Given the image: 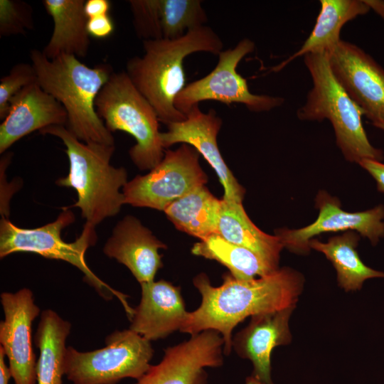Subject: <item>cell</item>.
Masks as SVG:
<instances>
[{"label":"cell","mask_w":384,"mask_h":384,"mask_svg":"<svg viewBox=\"0 0 384 384\" xmlns=\"http://www.w3.org/2000/svg\"><path fill=\"white\" fill-rule=\"evenodd\" d=\"M219 287L211 285L208 277L201 273L193 282L201 295L199 307L188 312L180 331L191 336L206 330H215L224 340L223 353L232 349L233 329L249 316L296 306L304 286L301 273L283 267L251 280H239L226 273Z\"/></svg>","instance_id":"6da1fadb"},{"label":"cell","mask_w":384,"mask_h":384,"mask_svg":"<svg viewBox=\"0 0 384 384\" xmlns=\"http://www.w3.org/2000/svg\"><path fill=\"white\" fill-rule=\"evenodd\" d=\"M223 48L219 36L202 26L178 39L144 41V55L129 58L125 72L153 107L159 122L168 125L186 119L174 106L176 96L186 86L184 58L200 51L218 55Z\"/></svg>","instance_id":"7a4b0ae2"},{"label":"cell","mask_w":384,"mask_h":384,"mask_svg":"<svg viewBox=\"0 0 384 384\" xmlns=\"http://www.w3.org/2000/svg\"><path fill=\"white\" fill-rule=\"evenodd\" d=\"M30 58L37 82L66 110L68 130L85 144L114 145L95 107L97 95L114 73L112 65L90 68L75 55L65 54L48 59L37 49L31 50Z\"/></svg>","instance_id":"3957f363"},{"label":"cell","mask_w":384,"mask_h":384,"mask_svg":"<svg viewBox=\"0 0 384 384\" xmlns=\"http://www.w3.org/2000/svg\"><path fill=\"white\" fill-rule=\"evenodd\" d=\"M39 132L57 137L64 144L69 172L56 183L75 190L78 199L71 207L80 210L85 224L95 228L105 218L116 215L124 204L120 189L128 181L124 168L110 164L114 145L85 144L63 125L50 126Z\"/></svg>","instance_id":"277c9868"},{"label":"cell","mask_w":384,"mask_h":384,"mask_svg":"<svg viewBox=\"0 0 384 384\" xmlns=\"http://www.w3.org/2000/svg\"><path fill=\"white\" fill-rule=\"evenodd\" d=\"M304 62L312 80L306 102L297 110L302 120L331 123L336 141L346 159L359 163L363 159L381 161V149L373 146L363 126L362 110L339 84L331 69L326 53H310Z\"/></svg>","instance_id":"5b68a950"},{"label":"cell","mask_w":384,"mask_h":384,"mask_svg":"<svg viewBox=\"0 0 384 384\" xmlns=\"http://www.w3.org/2000/svg\"><path fill=\"white\" fill-rule=\"evenodd\" d=\"M98 116L110 132L131 134L137 143L129 151L140 170H151L164 156L157 114L125 71L113 73L95 101Z\"/></svg>","instance_id":"8992f818"},{"label":"cell","mask_w":384,"mask_h":384,"mask_svg":"<svg viewBox=\"0 0 384 384\" xmlns=\"http://www.w3.org/2000/svg\"><path fill=\"white\" fill-rule=\"evenodd\" d=\"M75 220L73 213L63 208L55 221L36 228H22L3 217L0 221V257L18 252H33L48 259L67 262L79 269L90 286L106 300L117 297L128 317L133 312L125 294L112 289L89 268L85 253L97 240L95 227L85 224L80 235L72 242H65L62 230Z\"/></svg>","instance_id":"52a82bcc"},{"label":"cell","mask_w":384,"mask_h":384,"mask_svg":"<svg viewBox=\"0 0 384 384\" xmlns=\"http://www.w3.org/2000/svg\"><path fill=\"white\" fill-rule=\"evenodd\" d=\"M105 346L79 351L68 346L64 370L73 384H118L122 379H139L154 356L151 341L129 329L116 330L105 338Z\"/></svg>","instance_id":"ba28073f"},{"label":"cell","mask_w":384,"mask_h":384,"mask_svg":"<svg viewBox=\"0 0 384 384\" xmlns=\"http://www.w3.org/2000/svg\"><path fill=\"white\" fill-rule=\"evenodd\" d=\"M255 43L243 38L233 48L221 51L214 69L203 78L188 85L176 96L175 107L186 116L193 107L206 100L230 105L241 103L251 112H268L281 106L284 99L252 93L245 78L237 71L241 60L254 51Z\"/></svg>","instance_id":"9c48e42d"},{"label":"cell","mask_w":384,"mask_h":384,"mask_svg":"<svg viewBox=\"0 0 384 384\" xmlns=\"http://www.w3.org/2000/svg\"><path fill=\"white\" fill-rule=\"evenodd\" d=\"M200 154L182 144L165 150L161 162L144 176H137L123 188L124 203L164 210L174 201L208 181L199 164Z\"/></svg>","instance_id":"30bf717a"},{"label":"cell","mask_w":384,"mask_h":384,"mask_svg":"<svg viewBox=\"0 0 384 384\" xmlns=\"http://www.w3.org/2000/svg\"><path fill=\"white\" fill-rule=\"evenodd\" d=\"M333 74L363 114L384 129V69L358 46L341 40L326 53Z\"/></svg>","instance_id":"8fae6325"},{"label":"cell","mask_w":384,"mask_h":384,"mask_svg":"<svg viewBox=\"0 0 384 384\" xmlns=\"http://www.w3.org/2000/svg\"><path fill=\"white\" fill-rule=\"evenodd\" d=\"M224 340L215 330H206L166 348L162 360L151 365L134 384H207L206 367L223 363Z\"/></svg>","instance_id":"7c38bea8"},{"label":"cell","mask_w":384,"mask_h":384,"mask_svg":"<svg viewBox=\"0 0 384 384\" xmlns=\"http://www.w3.org/2000/svg\"><path fill=\"white\" fill-rule=\"evenodd\" d=\"M4 319L0 322V347L9 361L14 384H36L37 361L32 344L33 321L40 314L32 291L23 288L1 294Z\"/></svg>","instance_id":"4fadbf2b"},{"label":"cell","mask_w":384,"mask_h":384,"mask_svg":"<svg viewBox=\"0 0 384 384\" xmlns=\"http://www.w3.org/2000/svg\"><path fill=\"white\" fill-rule=\"evenodd\" d=\"M319 215L311 224L296 230L280 229L275 232L284 247L297 254H306L312 238L321 233L338 231H356L367 238L373 245L384 237V206L350 213L341 208L339 201L325 191L317 195Z\"/></svg>","instance_id":"5bb4252c"},{"label":"cell","mask_w":384,"mask_h":384,"mask_svg":"<svg viewBox=\"0 0 384 384\" xmlns=\"http://www.w3.org/2000/svg\"><path fill=\"white\" fill-rule=\"evenodd\" d=\"M222 119L214 110L203 112L198 105H195L182 122L169 124L168 131L161 132L164 149L176 143L193 146L201 154L216 172L224 188L223 200L242 203L245 189L238 182L226 165L217 144V136Z\"/></svg>","instance_id":"9a60e30c"},{"label":"cell","mask_w":384,"mask_h":384,"mask_svg":"<svg viewBox=\"0 0 384 384\" xmlns=\"http://www.w3.org/2000/svg\"><path fill=\"white\" fill-rule=\"evenodd\" d=\"M67 124L68 114L63 106L37 82H33L10 101L9 113L0 125V153L34 131Z\"/></svg>","instance_id":"2e32d148"},{"label":"cell","mask_w":384,"mask_h":384,"mask_svg":"<svg viewBox=\"0 0 384 384\" xmlns=\"http://www.w3.org/2000/svg\"><path fill=\"white\" fill-rule=\"evenodd\" d=\"M140 285L141 300L133 310L129 329L149 341L180 331L188 313L181 288L164 279Z\"/></svg>","instance_id":"e0dca14e"},{"label":"cell","mask_w":384,"mask_h":384,"mask_svg":"<svg viewBox=\"0 0 384 384\" xmlns=\"http://www.w3.org/2000/svg\"><path fill=\"white\" fill-rule=\"evenodd\" d=\"M294 308L252 316L249 324L232 340L236 353L252 362V375L265 384H274L270 361L273 348L291 341L289 321Z\"/></svg>","instance_id":"ac0fdd59"},{"label":"cell","mask_w":384,"mask_h":384,"mask_svg":"<svg viewBox=\"0 0 384 384\" xmlns=\"http://www.w3.org/2000/svg\"><path fill=\"white\" fill-rule=\"evenodd\" d=\"M166 248L137 218L127 215L113 229L103 252L125 265L141 284L154 281L163 266L159 250Z\"/></svg>","instance_id":"d6986e66"},{"label":"cell","mask_w":384,"mask_h":384,"mask_svg":"<svg viewBox=\"0 0 384 384\" xmlns=\"http://www.w3.org/2000/svg\"><path fill=\"white\" fill-rule=\"evenodd\" d=\"M43 5L53 21L50 38L42 52L48 59L60 55L85 57L90 48L85 0H43Z\"/></svg>","instance_id":"ffe728a7"},{"label":"cell","mask_w":384,"mask_h":384,"mask_svg":"<svg viewBox=\"0 0 384 384\" xmlns=\"http://www.w3.org/2000/svg\"><path fill=\"white\" fill-rule=\"evenodd\" d=\"M321 9L311 33L301 48L287 60L275 66L277 72L298 57L310 53H328L340 41L343 25L369 12L364 0H321Z\"/></svg>","instance_id":"44dd1931"},{"label":"cell","mask_w":384,"mask_h":384,"mask_svg":"<svg viewBox=\"0 0 384 384\" xmlns=\"http://www.w3.org/2000/svg\"><path fill=\"white\" fill-rule=\"evenodd\" d=\"M218 234L230 242L250 250L279 269V254L284 247L280 239L257 228L242 203L221 200Z\"/></svg>","instance_id":"7402d4cb"},{"label":"cell","mask_w":384,"mask_h":384,"mask_svg":"<svg viewBox=\"0 0 384 384\" xmlns=\"http://www.w3.org/2000/svg\"><path fill=\"white\" fill-rule=\"evenodd\" d=\"M34 343L40 351L37 361V384H63L66 340L71 324L55 311L41 312Z\"/></svg>","instance_id":"603a6c76"},{"label":"cell","mask_w":384,"mask_h":384,"mask_svg":"<svg viewBox=\"0 0 384 384\" xmlns=\"http://www.w3.org/2000/svg\"><path fill=\"white\" fill-rule=\"evenodd\" d=\"M221 200L202 186L172 202L164 212L177 229L203 240L218 234Z\"/></svg>","instance_id":"cb8c5ba5"},{"label":"cell","mask_w":384,"mask_h":384,"mask_svg":"<svg viewBox=\"0 0 384 384\" xmlns=\"http://www.w3.org/2000/svg\"><path fill=\"white\" fill-rule=\"evenodd\" d=\"M359 235L349 230L322 242L316 239L309 242L310 248L322 252L331 262L337 272L340 287L346 291H356L370 278L384 277V272L366 265L356 250Z\"/></svg>","instance_id":"d4e9b609"},{"label":"cell","mask_w":384,"mask_h":384,"mask_svg":"<svg viewBox=\"0 0 384 384\" xmlns=\"http://www.w3.org/2000/svg\"><path fill=\"white\" fill-rule=\"evenodd\" d=\"M194 255L214 260L225 266L233 277L239 280H251L267 276L279 269L254 252L213 234L194 244Z\"/></svg>","instance_id":"484cf974"},{"label":"cell","mask_w":384,"mask_h":384,"mask_svg":"<svg viewBox=\"0 0 384 384\" xmlns=\"http://www.w3.org/2000/svg\"><path fill=\"white\" fill-rule=\"evenodd\" d=\"M162 39L175 40L204 26L208 17L200 0H158Z\"/></svg>","instance_id":"4316f807"},{"label":"cell","mask_w":384,"mask_h":384,"mask_svg":"<svg viewBox=\"0 0 384 384\" xmlns=\"http://www.w3.org/2000/svg\"><path fill=\"white\" fill-rule=\"evenodd\" d=\"M33 9L21 0H0V37L25 34L33 29Z\"/></svg>","instance_id":"83f0119b"},{"label":"cell","mask_w":384,"mask_h":384,"mask_svg":"<svg viewBox=\"0 0 384 384\" xmlns=\"http://www.w3.org/2000/svg\"><path fill=\"white\" fill-rule=\"evenodd\" d=\"M37 82V75L32 64L21 63L12 67L9 73L0 79V119L7 116L10 101L26 86Z\"/></svg>","instance_id":"f1b7e54d"},{"label":"cell","mask_w":384,"mask_h":384,"mask_svg":"<svg viewBox=\"0 0 384 384\" xmlns=\"http://www.w3.org/2000/svg\"><path fill=\"white\" fill-rule=\"evenodd\" d=\"M133 25L142 41L162 39L158 15V0H129Z\"/></svg>","instance_id":"f546056e"},{"label":"cell","mask_w":384,"mask_h":384,"mask_svg":"<svg viewBox=\"0 0 384 384\" xmlns=\"http://www.w3.org/2000/svg\"><path fill=\"white\" fill-rule=\"evenodd\" d=\"M114 25L108 14L88 18L87 31L90 36L96 38L109 37L114 31Z\"/></svg>","instance_id":"4dcf8cb0"},{"label":"cell","mask_w":384,"mask_h":384,"mask_svg":"<svg viewBox=\"0 0 384 384\" xmlns=\"http://www.w3.org/2000/svg\"><path fill=\"white\" fill-rule=\"evenodd\" d=\"M358 164L366 170L375 179L377 188L384 193V164L373 159H363Z\"/></svg>","instance_id":"1f68e13d"},{"label":"cell","mask_w":384,"mask_h":384,"mask_svg":"<svg viewBox=\"0 0 384 384\" xmlns=\"http://www.w3.org/2000/svg\"><path fill=\"white\" fill-rule=\"evenodd\" d=\"M111 4L108 0L85 1L84 9L87 18L108 14Z\"/></svg>","instance_id":"d6a6232c"},{"label":"cell","mask_w":384,"mask_h":384,"mask_svg":"<svg viewBox=\"0 0 384 384\" xmlns=\"http://www.w3.org/2000/svg\"><path fill=\"white\" fill-rule=\"evenodd\" d=\"M5 353L1 347H0V384H9L11 378V373L9 367L5 362Z\"/></svg>","instance_id":"836d02e7"},{"label":"cell","mask_w":384,"mask_h":384,"mask_svg":"<svg viewBox=\"0 0 384 384\" xmlns=\"http://www.w3.org/2000/svg\"><path fill=\"white\" fill-rule=\"evenodd\" d=\"M366 4L384 20V1L364 0Z\"/></svg>","instance_id":"e575fe53"},{"label":"cell","mask_w":384,"mask_h":384,"mask_svg":"<svg viewBox=\"0 0 384 384\" xmlns=\"http://www.w3.org/2000/svg\"><path fill=\"white\" fill-rule=\"evenodd\" d=\"M245 384H265L252 375L248 376Z\"/></svg>","instance_id":"d590c367"}]
</instances>
